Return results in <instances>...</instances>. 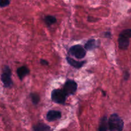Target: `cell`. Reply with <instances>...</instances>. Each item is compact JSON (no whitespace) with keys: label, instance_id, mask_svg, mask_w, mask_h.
Instances as JSON below:
<instances>
[{"label":"cell","instance_id":"obj_16","mask_svg":"<svg viewBox=\"0 0 131 131\" xmlns=\"http://www.w3.org/2000/svg\"><path fill=\"white\" fill-rule=\"evenodd\" d=\"M10 0H0V7H6L10 5Z\"/></svg>","mask_w":131,"mask_h":131},{"label":"cell","instance_id":"obj_17","mask_svg":"<svg viewBox=\"0 0 131 131\" xmlns=\"http://www.w3.org/2000/svg\"><path fill=\"white\" fill-rule=\"evenodd\" d=\"M129 76H130V74H129V72H128V71H125V72H124V79H125V81H127L128 79H129Z\"/></svg>","mask_w":131,"mask_h":131},{"label":"cell","instance_id":"obj_15","mask_svg":"<svg viewBox=\"0 0 131 131\" xmlns=\"http://www.w3.org/2000/svg\"><path fill=\"white\" fill-rule=\"evenodd\" d=\"M121 35L124 36L125 37H127V38H131V29H127L125 30L122 31L120 33Z\"/></svg>","mask_w":131,"mask_h":131},{"label":"cell","instance_id":"obj_7","mask_svg":"<svg viewBox=\"0 0 131 131\" xmlns=\"http://www.w3.org/2000/svg\"><path fill=\"white\" fill-rule=\"evenodd\" d=\"M118 42L119 48L122 50L127 49L129 46V43H130L129 38L121 35H119Z\"/></svg>","mask_w":131,"mask_h":131},{"label":"cell","instance_id":"obj_13","mask_svg":"<svg viewBox=\"0 0 131 131\" xmlns=\"http://www.w3.org/2000/svg\"><path fill=\"white\" fill-rule=\"evenodd\" d=\"M44 21L48 26H50L55 24L57 20H56V18L53 15H47L44 17Z\"/></svg>","mask_w":131,"mask_h":131},{"label":"cell","instance_id":"obj_18","mask_svg":"<svg viewBox=\"0 0 131 131\" xmlns=\"http://www.w3.org/2000/svg\"><path fill=\"white\" fill-rule=\"evenodd\" d=\"M40 63L42 64V65H49V62L46 60H43V59H41L40 60Z\"/></svg>","mask_w":131,"mask_h":131},{"label":"cell","instance_id":"obj_6","mask_svg":"<svg viewBox=\"0 0 131 131\" xmlns=\"http://www.w3.org/2000/svg\"><path fill=\"white\" fill-rule=\"evenodd\" d=\"M61 118V112L56 110H50L47 112L46 119L49 122H54L60 120Z\"/></svg>","mask_w":131,"mask_h":131},{"label":"cell","instance_id":"obj_5","mask_svg":"<svg viewBox=\"0 0 131 131\" xmlns=\"http://www.w3.org/2000/svg\"><path fill=\"white\" fill-rule=\"evenodd\" d=\"M78 89V84L74 80L68 79L63 86V90L67 96L73 95L75 94Z\"/></svg>","mask_w":131,"mask_h":131},{"label":"cell","instance_id":"obj_4","mask_svg":"<svg viewBox=\"0 0 131 131\" xmlns=\"http://www.w3.org/2000/svg\"><path fill=\"white\" fill-rule=\"evenodd\" d=\"M69 52L70 55L80 60L84 58L86 55V51L81 45H75L70 47Z\"/></svg>","mask_w":131,"mask_h":131},{"label":"cell","instance_id":"obj_8","mask_svg":"<svg viewBox=\"0 0 131 131\" xmlns=\"http://www.w3.org/2000/svg\"><path fill=\"white\" fill-rule=\"evenodd\" d=\"M66 59L68 63H69L70 66L73 67L75 68V69H81V68H82L84 66V64L86 63V61H75V60L72 59V58L69 57V56H67Z\"/></svg>","mask_w":131,"mask_h":131},{"label":"cell","instance_id":"obj_11","mask_svg":"<svg viewBox=\"0 0 131 131\" xmlns=\"http://www.w3.org/2000/svg\"><path fill=\"white\" fill-rule=\"evenodd\" d=\"M33 130L35 131H47L51 130V129L49 126L46 124H43V123H38V124L33 126Z\"/></svg>","mask_w":131,"mask_h":131},{"label":"cell","instance_id":"obj_10","mask_svg":"<svg viewBox=\"0 0 131 131\" xmlns=\"http://www.w3.org/2000/svg\"><path fill=\"white\" fill-rule=\"evenodd\" d=\"M98 130L99 131L109 130L108 120H107V118L106 116H103V117L101 119L99 128Z\"/></svg>","mask_w":131,"mask_h":131},{"label":"cell","instance_id":"obj_14","mask_svg":"<svg viewBox=\"0 0 131 131\" xmlns=\"http://www.w3.org/2000/svg\"><path fill=\"white\" fill-rule=\"evenodd\" d=\"M29 97H30L31 100L32 102L34 105H37L39 103L40 100V97L38 95L37 93H31L29 94Z\"/></svg>","mask_w":131,"mask_h":131},{"label":"cell","instance_id":"obj_19","mask_svg":"<svg viewBox=\"0 0 131 131\" xmlns=\"http://www.w3.org/2000/svg\"><path fill=\"white\" fill-rule=\"evenodd\" d=\"M111 33L110 32H106V35H105V37H108V38H110L111 37Z\"/></svg>","mask_w":131,"mask_h":131},{"label":"cell","instance_id":"obj_12","mask_svg":"<svg viewBox=\"0 0 131 131\" xmlns=\"http://www.w3.org/2000/svg\"><path fill=\"white\" fill-rule=\"evenodd\" d=\"M96 47H97L96 41L93 38L88 40L84 45V49H86V51H92V50L95 49Z\"/></svg>","mask_w":131,"mask_h":131},{"label":"cell","instance_id":"obj_3","mask_svg":"<svg viewBox=\"0 0 131 131\" xmlns=\"http://www.w3.org/2000/svg\"><path fill=\"white\" fill-rule=\"evenodd\" d=\"M66 99L67 95L63 90L54 89L51 92V100L55 103L65 105Z\"/></svg>","mask_w":131,"mask_h":131},{"label":"cell","instance_id":"obj_1","mask_svg":"<svg viewBox=\"0 0 131 131\" xmlns=\"http://www.w3.org/2000/svg\"><path fill=\"white\" fill-rule=\"evenodd\" d=\"M124 123L122 119L117 114H113L108 120L109 130L121 131L124 129Z\"/></svg>","mask_w":131,"mask_h":131},{"label":"cell","instance_id":"obj_9","mask_svg":"<svg viewBox=\"0 0 131 131\" xmlns=\"http://www.w3.org/2000/svg\"><path fill=\"white\" fill-rule=\"evenodd\" d=\"M29 72H30V70L26 66L20 67L18 68L17 70V74L18 77H19L20 81H23V79L27 75H28Z\"/></svg>","mask_w":131,"mask_h":131},{"label":"cell","instance_id":"obj_2","mask_svg":"<svg viewBox=\"0 0 131 131\" xmlns=\"http://www.w3.org/2000/svg\"><path fill=\"white\" fill-rule=\"evenodd\" d=\"M12 71L10 68L7 65H5L3 68V73L1 74V81L3 83L5 88H11L14 85L12 80Z\"/></svg>","mask_w":131,"mask_h":131}]
</instances>
